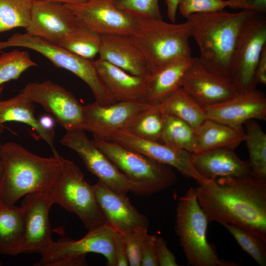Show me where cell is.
<instances>
[{"mask_svg": "<svg viewBox=\"0 0 266 266\" xmlns=\"http://www.w3.org/2000/svg\"><path fill=\"white\" fill-rule=\"evenodd\" d=\"M196 191L209 222L237 225L266 239V180L220 178L199 185Z\"/></svg>", "mask_w": 266, "mask_h": 266, "instance_id": "6da1fadb", "label": "cell"}, {"mask_svg": "<svg viewBox=\"0 0 266 266\" xmlns=\"http://www.w3.org/2000/svg\"><path fill=\"white\" fill-rule=\"evenodd\" d=\"M258 12L250 9L230 12L222 9L194 13L186 19L191 36L199 48L198 58L207 69L230 77L233 56L241 31Z\"/></svg>", "mask_w": 266, "mask_h": 266, "instance_id": "7a4b0ae2", "label": "cell"}, {"mask_svg": "<svg viewBox=\"0 0 266 266\" xmlns=\"http://www.w3.org/2000/svg\"><path fill=\"white\" fill-rule=\"evenodd\" d=\"M0 159L3 166L0 201L8 205L29 194L49 192L62 170L59 153L43 157L13 142L0 145Z\"/></svg>", "mask_w": 266, "mask_h": 266, "instance_id": "3957f363", "label": "cell"}, {"mask_svg": "<svg viewBox=\"0 0 266 266\" xmlns=\"http://www.w3.org/2000/svg\"><path fill=\"white\" fill-rule=\"evenodd\" d=\"M134 19L129 37L144 57L149 74L180 57L191 55L190 28L187 21L175 24L162 19Z\"/></svg>", "mask_w": 266, "mask_h": 266, "instance_id": "277c9868", "label": "cell"}, {"mask_svg": "<svg viewBox=\"0 0 266 266\" xmlns=\"http://www.w3.org/2000/svg\"><path fill=\"white\" fill-rule=\"evenodd\" d=\"M175 230L185 255L192 266H236L233 261L219 258L206 238L208 220L197 197L196 188L190 187L177 200Z\"/></svg>", "mask_w": 266, "mask_h": 266, "instance_id": "5b68a950", "label": "cell"}, {"mask_svg": "<svg viewBox=\"0 0 266 266\" xmlns=\"http://www.w3.org/2000/svg\"><path fill=\"white\" fill-rule=\"evenodd\" d=\"M92 141L132 183L135 195L148 196L177 182L176 176L169 166L114 141L96 137Z\"/></svg>", "mask_w": 266, "mask_h": 266, "instance_id": "8992f818", "label": "cell"}, {"mask_svg": "<svg viewBox=\"0 0 266 266\" xmlns=\"http://www.w3.org/2000/svg\"><path fill=\"white\" fill-rule=\"evenodd\" d=\"M11 47L34 50L47 58L55 66L65 69L82 80L89 86L95 102L102 105L112 103L114 99L100 79L93 61L81 58L63 48L27 33H16L0 41V51Z\"/></svg>", "mask_w": 266, "mask_h": 266, "instance_id": "52a82bcc", "label": "cell"}, {"mask_svg": "<svg viewBox=\"0 0 266 266\" xmlns=\"http://www.w3.org/2000/svg\"><path fill=\"white\" fill-rule=\"evenodd\" d=\"M117 233L105 223L89 230L80 239L62 238L53 240L40 254L41 258L34 266H85L86 255L93 253L104 256L107 265L116 266L115 238Z\"/></svg>", "mask_w": 266, "mask_h": 266, "instance_id": "ba28073f", "label": "cell"}, {"mask_svg": "<svg viewBox=\"0 0 266 266\" xmlns=\"http://www.w3.org/2000/svg\"><path fill=\"white\" fill-rule=\"evenodd\" d=\"M61 161L62 172L49 192L54 203L77 215L88 230L105 224L93 186L74 162L62 156Z\"/></svg>", "mask_w": 266, "mask_h": 266, "instance_id": "9c48e42d", "label": "cell"}, {"mask_svg": "<svg viewBox=\"0 0 266 266\" xmlns=\"http://www.w3.org/2000/svg\"><path fill=\"white\" fill-rule=\"evenodd\" d=\"M266 46V17L258 12L242 29L233 56L230 77L239 93L256 89L255 71Z\"/></svg>", "mask_w": 266, "mask_h": 266, "instance_id": "30bf717a", "label": "cell"}, {"mask_svg": "<svg viewBox=\"0 0 266 266\" xmlns=\"http://www.w3.org/2000/svg\"><path fill=\"white\" fill-rule=\"evenodd\" d=\"M21 92L38 103L66 131L82 130L83 105L70 92L50 80L27 84Z\"/></svg>", "mask_w": 266, "mask_h": 266, "instance_id": "8fae6325", "label": "cell"}, {"mask_svg": "<svg viewBox=\"0 0 266 266\" xmlns=\"http://www.w3.org/2000/svg\"><path fill=\"white\" fill-rule=\"evenodd\" d=\"M60 142L75 151L88 170L107 187L123 195L129 192L134 193V185L88 138L84 131H66Z\"/></svg>", "mask_w": 266, "mask_h": 266, "instance_id": "7c38bea8", "label": "cell"}, {"mask_svg": "<svg viewBox=\"0 0 266 266\" xmlns=\"http://www.w3.org/2000/svg\"><path fill=\"white\" fill-rule=\"evenodd\" d=\"M66 5L72 12L77 25L100 35L129 36L133 31L134 17L119 8L115 0H87Z\"/></svg>", "mask_w": 266, "mask_h": 266, "instance_id": "4fadbf2b", "label": "cell"}, {"mask_svg": "<svg viewBox=\"0 0 266 266\" xmlns=\"http://www.w3.org/2000/svg\"><path fill=\"white\" fill-rule=\"evenodd\" d=\"M181 87L204 108L226 101L239 93L230 77L210 71L198 57H192L182 77Z\"/></svg>", "mask_w": 266, "mask_h": 266, "instance_id": "5bb4252c", "label": "cell"}, {"mask_svg": "<svg viewBox=\"0 0 266 266\" xmlns=\"http://www.w3.org/2000/svg\"><path fill=\"white\" fill-rule=\"evenodd\" d=\"M153 105L144 101L116 102L109 105L89 103L83 106L82 129L93 133L94 137L106 140Z\"/></svg>", "mask_w": 266, "mask_h": 266, "instance_id": "9a60e30c", "label": "cell"}, {"mask_svg": "<svg viewBox=\"0 0 266 266\" xmlns=\"http://www.w3.org/2000/svg\"><path fill=\"white\" fill-rule=\"evenodd\" d=\"M54 204L49 192L26 195L20 207L24 223L21 253H38L53 241L49 214Z\"/></svg>", "mask_w": 266, "mask_h": 266, "instance_id": "2e32d148", "label": "cell"}, {"mask_svg": "<svg viewBox=\"0 0 266 266\" xmlns=\"http://www.w3.org/2000/svg\"><path fill=\"white\" fill-rule=\"evenodd\" d=\"M106 140L117 142L160 163L173 167L186 177L194 179L198 185L209 180L201 176L194 168L192 153L159 141L147 140L122 130Z\"/></svg>", "mask_w": 266, "mask_h": 266, "instance_id": "e0dca14e", "label": "cell"}, {"mask_svg": "<svg viewBox=\"0 0 266 266\" xmlns=\"http://www.w3.org/2000/svg\"><path fill=\"white\" fill-rule=\"evenodd\" d=\"M77 25L70 9L63 3L34 0L26 33L59 44Z\"/></svg>", "mask_w": 266, "mask_h": 266, "instance_id": "ac0fdd59", "label": "cell"}, {"mask_svg": "<svg viewBox=\"0 0 266 266\" xmlns=\"http://www.w3.org/2000/svg\"><path fill=\"white\" fill-rule=\"evenodd\" d=\"M207 119L235 129L250 120H266V97L262 91L239 93L232 99L204 108Z\"/></svg>", "mask_w": 266, "mask_h": 266, "instance_id": "d6986e66", "label": "cell"}, {"mask_svg": "<svg viewBox=\"0 0 266 266\" xmlns=\"http://www.w3.org/2000/svg\"><path fill=\"white\" fill-rule=\"evenodd\" d=\"M105 222L120 234L135 228L148 229L149 220L131 203L127 195L118 194L99 181L93 185Z\"/></svg>", "mask_w": 266, "mask_h": 266, "instance_id": "ffe728a7", "label": "cell"}, {"mask_svg": "<svg viewBox=\"0 0 266 266\" xmlns=\"http://www.w3.org/2000/svg\"><path fill=\"white\" fill-rule=\"evenodd\" d=\"M191 159L195 169L207 180L252 177L249 161L239 158L233 149L217 148L192 153Z\"/></svg>", "mask_w": 266, "mask_h": 266, "instance_id": "44dd1931", "label": "cell"}, {"mask_svg": "<svg viewBox=\"0 0 266 266\" xmlns=\"http://www.w3.org/2000/svg\"><path fill=\"white\" fill-rule=\"evenodd\" d=\"M93 62L100 79L116 102L146 101L149 74L133 75L100 58Z\"/></svg>", "mask_w": 266, "mask_h": 266, "instance_id": "7402d4cb", "label": "cell"}, {"mask_svg": "<svg viewBox=\"0 0 266 266\" xmlns=\"http://www.w3.org/2000/svg\"><path fill=\"white\" fill-rule=\"evenodd\" d=\"M100 59L134 75L149 74L143 54L129 36L100 35Z\"/></svg>", "mask_w": 266, "mask_h": 266, "instance_id": "603a6c76", "label": "cell"}, {"mask_svg": "<svg viewBox=\"0 0 266 266\" xmlns=\"http://www.w3.org/2000/svg\"><path fill=\"white\" fill-rule=\"evenodd\" d=\"M243 130L206 119L195 128L193 152L196 153L217 148L234 150L244 141Z\"/></svg>", "mask_w": 266, "mask_h": 266, "instance_id": "cb8c5ba5", "label": "cell"}, {"mask_svg": "<svg viewBox=\"0 0 266 266\" xmlns=\"http://www.w3.org/2000/svg\"><path fill=\"white\" fill-rule=\"evenodd\" d=\"M33 102L20 92L15 97L0 100V126L7 122L24 123L32 127L51 148L53 154L58 153L54 147L55 132L44 130L34 116Z\"/></svg>", "mask_w": 266, "mask_h": 266, "instance_id": "d4e9b609", "label": "cell"}, {"mask_svg": "<svg viewBox=\"0 0 266 266\" xmlns=\"http://www.w3.org/2000/svg\"><path fill=\"white\" fill-rule=\"evenodd\" d=\"M192 58L191 55L180 57L150 74L146 101L158 104L180 87L182 77Z\"/></svg>", "mask_w": 266, "mask_h": 266, "instance_id": "484cf974", "label": "cell"}, {"mask_svg": "<svg viewBox=\"0 0 266 266\" xmlns=\"http://www.w3.org/2000/svg\"><path fill=\"white\" fill-rule=\"evenodd\" d=\"M23 234L20 207L0 201V254L10 256L20 254Z\"/></svg>", "mask_w": 266, "mask_h": 266, "instance_id": "4316f807", "label": "cell"}, {"mask_svg": "<svg viewBox=\"0 0 266 266\" xmlns=\"http://www.w3.org/2000/svg\"><path fill=\"white\" fill-rule=\"evenodd\" d=\"M158 105L163 113L175 116L194 128L207 119L204 108L181 87Z\"/></svg>", "mask_w": 266, "mask_h": 266, "instance_id": "83f0119b", "label": "cell"}, {"mask_svg": "<svg viewBox=\"0 0 266 266\" xmlns=\"http://www.w3.org/2000/svg\"><path fill=\"white\" fill-rule=\"evenodd\" d=\"M245 139L249 156L252 177L266 180V134L255 120L245 123Z\"/></svg>", "mask_w": 266, "mask_h": 266, "instance_id": "f1b7e54d", "label": "cell"}, {"mask_svg": "<svg viewBox=\"0 0 266 266\" xmlns=\"http://www.w3.org/2000/svg\"><path fill=\"white\" fill-rule=\"evenodd\" d=\"M100 35L76 25L58 44L81 58L91 60L99 54Z\"/></svg>", "mask_w": 266, "mask_h": 266, "instance_id": "f546056e", "label": "cell"}, {"mask_svg": "<svg viewBox=\"0 0 266 266\" xmlns=\"http://www.w3.org/2000/svg\"><path fill=\"white\" fill-rule=\"evenodd\" d=\"M164 126L161 142L193 152L195 128L182 120L164 113Z\"/></svg>", "mask_w": 266, "mask_h": 266, "instance_id": "4dcf8cb0", "label": "cell"}, {"mask_svg": "<svg viewBox=\"0 0 266 266\" xmlns=\"http://www.w3.org/2000/svg\"><path fill=\"white\" fill-rule=\"evenodd\" d=\"M163 115L158 105L153 104L138 115L124 130L143 139L161 142Z\"/></svg>", "mask_w": 266, "mask_h": 266, "instance_id": "1f68e13d", "label": "cell"}, {"mask_svg": "<svg viewBox=\"0 0 266 266\" xmlns=\"http://www.w3.org/2000/svg\"><path fill=\"white\" fill-rule=\"evenodd\" d=\"M34 0H0V33L29 24Z\"/></svg>", "mask_w": 266, "mask_h": 266, "instance_id": "d6a6232c", "label": "cell"}, {"mask_svg": "<svg viewBox=\"0 0 266 266\" xmlns=\"http://www.w3.org/2000/svg\"><path fill=\"white\" fill-rule=\"evenodd\" d=\"M233 236L238 245L260 266H266V239L241 227L221 224Z\"/></svg>", "mask_w": 266, "mask_h": 266, "instance_id": "836d02e7", "label": "cell"}, {"mask_svg": "<svg viewBox=\"0 0 266 266\" xmlns=\"http://www.w3.org/2000/svg\"><path fill=\"white\" fill-rule=\"evenodd\" d=\"M37 66L26 51L14 50L0 56V85L18 79L29 68Z\"/></svg>", "mask_w": 266, "mask_h": 266, "instance_id": "e575fe53", "label": "cell"}, {"mask_svg": "<svg viewBox=\"0 0 266 266\" xmlns=\"http://www.w3.org/2000/svg\"><path fill=\"white\" fill-rule=\"evenodd\" d=\"M227 7L242 9L240 0H179L178 8L187 19L194 13L216 11Z\"/></svg>", "mask_w": 266, "mask_h": 266, "instance_id": "d590c367", "label": "cell"}, {"mask_svg": "<svg viewBox=\"0 0 266 266\" xmlns=\"http://www.w3.org/2000/svg\"><path fill=\"white\" fill-rule=\"evenodd\" d=\"M115 3L134 18L162 19L158 0H115Z\"/></svg>", "mask_w": 266, "mask_h": 266, "instance_id": "8d00e7d4", "label": "cell"}, {"mask_svg": "<svg viewBox=\"0 0 266 266\" xmlns=\"http://www.w3.org/2000/svg\"><path fill=\"white\" fill-rule=\"evenodd\" d=\"M147 234V229L143 227L121 234L125 245L129 266H141L142 247Z\"/></svg>", "mask_w": 266, "mask_h": 266, "instance_id": "74e56055", "label": "cell"}, {"mask_svg": "<svg viewBox=\"0 0 266 266\" xmlns=\"http://www.w3.org/2000/svg\"><path fill=\"white\" fill-rule=\"evenodd\" d=\"M155 235L147 234L145 237L141 253V266H158L155 246Z\"/></svg>", "mask_w": 266, "mask_h": 266, "instance_id": "f35d334b", "label": "cell"}, {"mask_svg": "<svg viewBox=\"0 0 266 266\" xmlns=\"http://www.w3.org/2000/svg\"><path fill=\"white\" fill-rule=\"evenodd\" d=\"M155 246L159 266H178L176 258L167 247L166 241L161 237L156 236Z\"/></svg>", "mask_w": 266, "mask_h": 266, "instance_id": "ab89813d", "label": "cell"}, {"mask_svg": "<svg viewBox=\"0 0 266 266\" xmlns=\"http://www.w3.org/2000/svg\"><path fill=\"white\" fill-rule=\"evenodd\" d=\"M115 255L116 266H129L125 245L122 235L117 233L115 238Z\"/></svg>", "mask_w": 266, "mask_h": 266, "instance_id": "60d3db41", "label": "cell"}, {"mask_svg": "<svg viewBox=\"0 0 266 266\" xmlns=\"http://www.w3.org/2000/svg\"><path fill=\"white\" fill-rule=\"evenodd\" d=\"M257 84H266V46L264 48L254 74Z\"/></svg>", "mask_w": 266, "mask_h": 266, "instance_id": "b9f144b4", "label": "cell"}, {"mask_svg": "<svg viewBox=\"0 0 266 266\" xmlns=\"http://www.w3.org/2000/svg\"><path fill=\"white\" fill-rule=\"evenodd\" d=\"M246 9L263 13L266 10V0H243Z\"/></svg>", "mask_w": 266, "mask_h": 266, "instance_id": "7bdbcfd3", "label": "cell"}, {"mask_svg": "<svg viewBox=\"0 0 266 266\" xmlns=\"http://www.w3.org/2000/svg\"><path fill=\"white\" fill-rule=\"evenodd\" d=\"M37 120L40 125L44 130L54 132L56 120L53 116L50 115L43 114L41 115Z\"/></svg>", "mask_w": 266, "mask_h": 266, "instance_id": "ee69618b", "label": "cell"}, {"mask_svg": "<svg viewBox=\"0 0 266 266\" xmlns=\"http://www.w3.org/2000/svg\"><path fill=\"white\" fill-rule=\"evenodd\" d=\"M179 0H165L167 7V15L171 23H175L176 21L177 10Z\"/></svg>", "mask_w": 266, "mask_h": 266, "instance_id": "f6af8a7d", "label": "cell"}, {"mask_svg": "<svg viewBox=\"0 0 266 266\" xmlns=\"http://www.w3.org/2000/svg\"><path fill=\"white\" fill-rule=\"evenodd\" d=\"M42 1L54 2L64 4H76L86 1L87 0H36Z\"/></svg>", "mask_w": 266, "mask_h": 266, "instance_id": "bcb514c9", "label": "cell"}, {"mask_svg": "<svg viewBox=\"0 0 266 266\" xmlns=\"http://www.w3.org/2000/svg\"><path fill=\"white\" fill-rule=\"evenodd\" d=\"M3 131V126H0V134H1ZM3 164L1 162V161L0 159V183L2 178V174H3Z\"/></svg>", "mask_w": 266, "mask_h": 266, "instance_id": "7dc6e473", "label": "cell"}]
</instances>
